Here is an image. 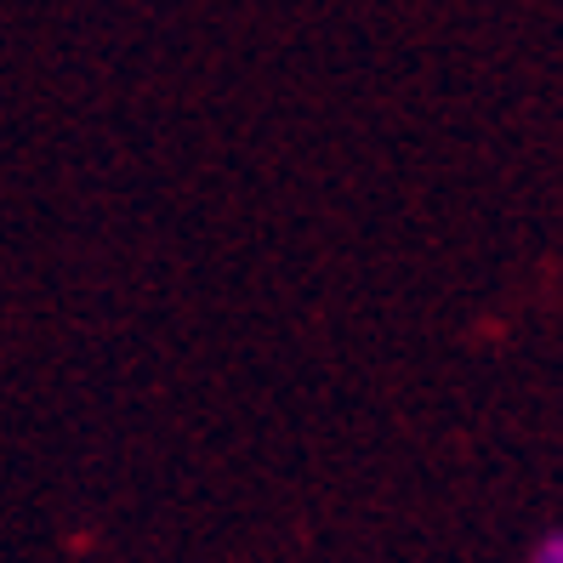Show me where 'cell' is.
Instances as JSON below:
<instances>
[{
  "label": "cell",
  "mask_w": 563,
  "mask_h": 563,
  "mask_svg": "<svg viewBox=\"0 0 563 563\" xmlns=\"http://www.w3.org/2000/svg\"><path fill=\"white\" fill-rule=\"evenodd\" d=\"M536 563H563V536H552V541L536 552Z\"/></svg>",
  "instance_id": "1"
}]
</instances>
